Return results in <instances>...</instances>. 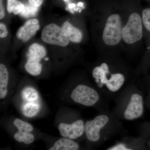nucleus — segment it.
<instances>
[{
    "label": "nucleus",
    "instance_id": "nucleus-1",
    "mask_svg": "<svg viewBox=\"0 0 150 150\" xmlns=\"http://www.w3.org/2000/svg\"><path fill=\"white\" fill-rule=\"evenodd\" d=\"M133 71L120 53L106 52L99 53L91 74L95 86L109 101L133 81Z\"/></svg>",
    "mask_w": 150,
    "mask_h": 150
},
{
    "label": "nucleus",
    "instance_id": "nucleus-2",
    "mask_svg": "<svg viewBox=\"0 0 150 150\" xmlns=\"http://www.w3.org/2000/svg\"><path fill=\"white\" fill-rule=\"evenodd\" d=\"M125 8L102 7L94 13V28L99 53L122 51L121 32Z\"/></svg>",
    "mask_w": 150,
    "mask_h": 150
},
{
    "label": "nucleus",
    "instance_id": "nucleus-3",
    "mask_svg": "<svg viewBox=\"0 0 150 150\" xmlns=\"http://www.w3.org/2000/svg\"><path fill=\"white\" fill-rule=\"evenodd\" d=\"M129 131L111 110L99 112L91 120L85 123V134L89 146L96 148L116 136L129 135Z\"/></svg>",
    "mask_w": 150,
    "mask_h": 150
},
{
    "label": "nucleus",
    "instance_id": "nucleus-4",
    "mask_svg": "<svg viewBox=\"0 0 150 150\" xmlns=\"http://www.w3.org/2000/svg\"><path fill=\"white\" fill-rule=\"evenodd\" d=\"M113 100L115 106L111 111L119 120L134 121L144 115V96L134 81L130 82L119 92Z\"/></svg>",
    "mask_w": 150,
    "mask_h": 150
},
{
    "label": "nucleus",
    "instance_id": "nucleus-5",
    "mask_svg": "<svg viewBox=\"0 0 150 150\" xmlns=\"http://www.w3.org/2000/svg\"><path fill=\"white\" fill-rule=\"evenodd\" d=\"M143 35L142 11L140 12L137 8H125L121 32L122 48L129 57L137 56V48Z\"/></svg>",
    "mask_w": 150,
    "mask_h": 150
},
{
    "label": "nucleus",
    "instance_id": "nucleus-6",
    "mask_svg": "<svg viewBox=\"0 0 150 150\" xmlns=\"http://www.w3.org/2000/svg\"><path fill=\"white\" fill-rule=\"evenodd\" d=\"M81 81L75 86L70 98L77 104L88 107H93L98 112L110 110L109 101L95 86Z\"/></svg>",
    "mask_w": 150,
    "mask_h": 150
},
{
    "label": "nucleus",
    "instance_id": "nucleus-7",
    "mask_svg": "<svg viewBox=\"0 0 150 150\" xmlns=\"http://www.w3.org/2000/svg\"><path fill=\"white\" fill-rule=\"evenodd\" d=\"M41 38L47 44L60 47H66L70 42L62 28L54 23L47 25L43 28Z\"/></svg>",
    "mask_w": 150,
    "mask_h": 150
},
{
    "label": "nucleus",
    "instance_id": "nucleus-8",
    "mask_svg": "<svg viewBox=\"0 0 150 150\" xmlns=\"http://www.w3.org/2000/svg\"><path fill=\"white\" fill-rule=\"evenodd\" d=\"M85 123L82 118H79L71 123H60L58 129L62 137L74 140L77 139L85 135Z\"/></svg>",
    "mask_w": 150,
    "mask_h": 150
},
{
    "label": "nucleus",
    "instance_id": "nucleus-9",
    "mask_svg": "<svg viewBox=\"0 0 150 150\" xmlns=\"http://www.w3.org/2000/svg\"><path fill=\"white\" fill-rule=\"evenodd\" d=\"M145 143L143 139L129 135L122 137L119 140L116 141L114 144L108 147L107 150H137L144 149Z\"/></svg>",
    "mask_w": 150,
    "mask_h": 150
},
{
    "label": "nucleus",
    "instance_id": "nucleus-10",
    "mask_svg": "<svg viewBox=\"0 0 150 150\" xmlns=\"http://www.w3.org/2000/svg\"><path fill=\"white\" fill-rule=\"evenodd\" d=\"M40 28L39 21L38 19H30L18 30L17 38L23 43H26L35 35Z\"/></svg>",
    "mask_w": 150,
    "mask_h": 150
},
{
    "label": "nucleus",
    "instance_id": "nucleus-11",
    "mask_svg": "<svg viewBox=\"0 0 150 150\" xmlns=\"http://www.w3.org/2000/svg\"><path fill=\"white\" fill-rule=\"evenodd\" d=\"M27 62L25 65V71L30 74L33 76H38L41 74L42 71V65L41 60L44 56L27 52L26 54Z\"/></svg>",
    "mask_w": 150,
    "mask_h": 150
},
{
    "label": "nucleus",
    "instance_id": "nucleus-12",
    "mask_svg": "<svg viewBox=\"0 0 150 150\" xmlns=\"http://www.w3.org/2000/svg\"><path fill=\"white\" fill-rule=\"evenodd\" d=\"M62 27L70 42L76 44L81 43L83 39V32L79 28L75 26L69 21H65Z\"/></svg>",
    "mask_w": 150,
    "mask_h": 150
},
{
    "label": "nucleus",
    "instance_id": "nucleus-13",
    "mask_svg": "<svg viewBox=\"0 0 150 150\" xmlns=\"http://www.w3.org/2000/svg\"><path fill=\"white\" fill-rule=\"evenodd\" d=\"M77 142L69 138H63L56 141L49 150H77L80 149Z\"/></svg>",
    "mask_w": 150,
    "mask_h": 150
},
{
    "label": "nucleus",
    "instance_id": "nucleus-14",
    "mask_svg": "<svg viewBox=\"0 0 150 150\" xmlns=\"http://www.w3.org/2000/svg\"><path fill=\"white\" fill-rule=\"evenodd\" d=\"M9 74L7 68L4 64H0V98L4 99L8 93Z\"/></svg>",
    "mask_w": 150,
    "mask_h": 150
},
{
    "label": "nucleus",
    "instance_id": "nucleus-15",
    "mask_svg": "<svg viewBox=\"0 0 150 150\" xmlns=\"http://www.w3.org/2000/svg\"><path fill=\"white\" fill-rule=\"evenodd\" d=\"M40 108V104L37 103V101L25 102L22 106V112L25 117L31 118L36 115Z\"/></svg>",
    "mask_w": 150,
    "mask_h": 150
},
{
    "label": "nucleus",
    "instance_id": "nucleus-16",
    "mask_svg": "<svg viewBox=\"0 0 150 150\" xmlns=\"http://www.w3.org/2000/svg\"><path fill=\"white\" fill-rule=\"evenodd\" d=\"M22 97L25 102H37L39 95L37 91L30 87L25 88L22 91Z\"/></svg>",
    "mask_w": 150,
    "mask_h": 150
},
{
    "label": "nucleus",
    "instance_id": "nucleus-17",
    "mask_svg": "<svg viewBox=\"0 0 150 150\" xmlns=\"http://www.w3.org/2000/svg\"><path fill=\"white\" fill-rule=\"evenodd\" d=\"M15 139L20 143L29 144L34 141V136L30 132H22L18 131L14 135Z\"/></svg>",
    "mask_w": 150,
    "mask_h": 150
},
{
    "label": "nucleus",
    "instance_id": "nucleus-18",
    "mask_svg": "<svg viewBox=\"0 0 150 150\" xmlns=\"http://www.w3.org/2000/svg\"><path fill=\"white\" fill-rule=\"evenodd\" d=\"M14 124L17 128L18 131L20 132H30L33 130V127L31 124L25 122L18 118H16L14 121Z\"/></svg>",
    "mask_w": 150,
    "mask_h": 150
},
{
    "label": "nucleus",
    "instance_id": "nucleus-19",
    "mask_svg": "<svg viewBox=\"0 0 150 150\" xmlns=\"http://www.w3.org/2000/svg\"><path fill=\"white\" fill-rule=\"evenodd\" d=\"M142 18L144 28L150 33V8L142 11Z\"/></svg>",
    "mask_w": 150,
    "mask_h": 150
},
{
    "label": "nucleus",
    "instance_id": "nucleus-20",
    "mask_svg": "<svg viewBox=\"0 0 150 150\" xmlns=\"http://www.w3.org/2000/svg\"><path fill=\"white\" fill-rule=\"evenodd\" d=\"M38 8L33 6L30 4L25 6L23 10L21 12L20 14L24 17H28L29 16H33L36 13Z\"/></svg>",
    "mask_w": 150,
    "mask_h": 150
},
{
    "label": "nucleus",
    "instance_id": "nucleus-21",
    "mask_svg": "<svg viewBox=\"0 0 150 150\" xmlns=\"http://www.w3.org/2000/svg\"><path fill=\"white\" fill-rule=\"evenodd\" d=\"M25 5L22 3L16 0L13 6L12 13L15 15L19 14L24 9Z\"/></svg>",
    "mask_w": 150,
    "mask_h": 150
},
{
    "label": "nucleus",
    "instance_id": "nucleus-22",
    "mask_svg": "<svg viewBox=\"0 0 150 150\" xmlns=\"http://www.w3.org/2000/svg\"><path fill=\"white\" fill-rule=\"evenodd\" d=\"M8 30L6 25L3 23H0V38H5L8 35Z\"/></svg>",
    "mask_w": 150,
    "mask_h": 150
},
{
    "label": "nucleus",
    "instance_id": "nucleus-23",
    "mask_svg": "<svg viewBox=\"0 0 150 150\" xmlns=\"http://www.w3.org/2000/svg\"><path fill=\"white\" fill-rule=\"evenodd\" d=\"M43 0H28L30 4L36 7H40L43 4Z\"/></svg>",
    "mask_w": 150,
    "mask_h": 150
},
{
    "label": "nucleus",
    "instance_id": "nucleus-24",
    "mask_svg": "<svg viewBox=\"0 0 150 150\" xmlns=\"http://www.w3.org/2000/svg\"><path fill=\"white\" fill-rule=\"evenodd\" d=\"M6 15L5 10L3 5V0H0V19H3Z\"/></svg>",
    "mask_w": 150,
    "mask_h": 150
},
{
    "label": "nucleus",
    "instance_id": "nucleus-25",
    "mask_svg": "<svg viewBox=\"0 0 150 150\" xmlns=\"http://www.w3.org/2000/svg\"><path fill=\"white\" fill-rule=\"evenodd\" d=\"M16 1V0H7V10L8 13H11L13 6L15 2Z\"/></svg>",
    "mask_w": 150,
    "mask_h": 150
},
{
    "label": "nucleus",
    "instance_id": "nucleus-26",
    "mask_svg": "<svg viewBox=\"0 0 150 150\" xmlns=\"http://www.w3.org/2000/svg\"><path fill=\"white\" fill-rule=\"evenodd\" d=\"M146 143H147L148 146H149V147L150 148V138H149V140H148V141H146V142H145V144Z\"/></svg>",
    "mask_w": 150,
    "mask_h": 150
},
{
    "label": "nucleus",
    "instance_id": "nucleus-27",
    "mask_svg": "<svg viewBox=\"0 0 150 150\" xmlns=\"http://www.w3.org/2000/svg\"><path fill=\"white\" fill-rule=\"evenodd\" d=\"M148 100H149V102L146 103H148L149 104V103H150V91L149 92V98H148Z\"/></svg>",
    "mask_w": 150,
    "mask_h": 150
},
{
    "label": "nucleus",
    "instance_id": "nucleus-28",
    "mask_svg": "<svg viewBox=\"0 0 150 150\" xmlns=\"http://www.w3.org/2000/svg\"><path fill=\"white\" fill-rule=\"evenodd\" d=\"M45 60H46V61H48V58H45Z\"/></svg>",
    "mask_w": 150,
    "mask_h": 150
}]
</instances>
